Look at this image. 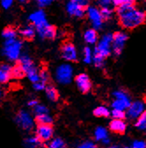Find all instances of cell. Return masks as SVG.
<instances>
[{"label":"cell","instance_id":"obj_1","mask_svg":"<svg viewBox=\"0 0 146 148\" xmlns=\"http://www.w3.org/2000/svg\"><path fill=\"white\" fill-rule=\"evenodd\" d=\"M117 14L121 25L128 30H133L140 26L145 20L144 12L136 8L134 5H122L118 6Z\"/></svg>","mask_w":146,"mask_h":148},{"label":"cell","instance_id":"obj_2","mask_svg":"<svg viewBox=\"0 0 146 148\" xmlns=\"http://www.w3.org/2000/svg\"><path fill=\"white\" fill-rule=\"evenodd\" d=\"M19 65L22 68L25 74H26L28 79L33 83H35L40 81V76L37 72V69L32 61V59L28 55H23L19 58Z\"/></svg>","mask_w":146,"mask_h":148},{"label":"cell","instance_id":"obj_3","mask_svg":"<svg viewBox=\"0 0 146 148\" xmlns=\"http://www.w3.org/2000/svg\"><path fill=\"white\" fill-rule=\"evenodd\" d=\"M22 49V42L17 39L6 40L3 49L4 54L11 61H16L19 58Z\"/></svg>","mask_w":146,"mask_h":148},{"label":"cell","instance_id":"obj_4","mask_svg":"<svg viewBox=\"0 0 146 148\" xmlns=\"http://www.w3.org/2000/svg\"><path fill=\"white\" fill-rule=\"evenodd\" d=\"M113 96L114 97V100L112 104L113 110H120L124 111V110H127L131 103L129 95L123 90L114 91Z\"/></svg>","mask_w":146,"mask_h":148},{"label":"cell","instance_id":"obj_5","mask_svg":"<svg viewBox=\"0 0 146 148\" xmlns=\"http://www.w3.org/2000/svg\"><path fill=\"white\" fill-rule=\"evenodd\" d=\"M113 35L110 34H107L102 36L101 40L99 41L97 47L95 48L94 53L103 57L104 59L107 57L111 53V45H112Z\"/></svg>","mask_w":146,"mask_h":148},{"label":"cell","instance_id":"obj_6","mask_svg":"<svg viewBox=\"0 0 146 148\" xmlns=\"http://www.w3.org/2000/svg\"><path fill=\"white\" fill-rule=\"evenodd\" d=\"M72 68L69 64H62L56 69L55 78L56 81L62 84H68L72 79Z\"/></svg>","mask_w":146,"mask_h":148},{"label":"cell","instance_id":"obj_7","mask_svg":"<svg viewBox=\"0 0 146 148\" xmlns=\"http://www.w3.org/2000/svg\"><path fill=\"white\" fill-rule=\"evenodd\" d=\"M15 120L18 125L25 131H31L34 128V120L32 116L25 110H20L17 113Z\"/></svg>","mask_w":146,"mask_h":148},{"label":"cell","instance_id":"obj_8","mask_svg":"<svg viewBox=\"0 0 146 148\" xmlns=\"http://www.w3.org/2000/svg\"><path fill=\"white\" fill-rule=\"evenodd\" d=\"M127 40H128V35L123 32H117L113 35L112 46H113V51L115 55H120L122 53Z\"/></svg>","mask_w":146,"mask_h":148},{"label":"cell","instance_id":"obj_9","mask_svg":"<svg viewBox=\"0 0 146 148\" xmlns=\"http://www.w3.org/2000/svg\"><path fill=\"white\" fill-rule=\"evenodd\" d=\"M86 13H87V17H88L89 20L92 22V25L94 30H100L102 27L103 21H104L101 17L100 10L94 6H91L87 9Z\"/></svg>","mask_w":146,"mask_h":148},{"label":"cell","instance_id":"obj_10","mask_svg":"<svg viewBox=\"0 0 146 148\" xmlns=\"http://www.w3.org/2000/svg\"><path fill=\"white\" fill-rule=\"evenodd\" d=\"M62 56L64 60L69 62H76L77 60V53L75 46L71 42H65L61 48Z\"/></svg>","mask_w":146,"mask_h":148},{"label":"cell","instance_id":"obj_11","mask_svg":"<svg viewBox=\"0 0 146 148\" xmlns=\"http://www.w3.org/2000/svg\"><path fill=\"white\" fill-rule=\"evenodd\" d=\"M53 127L51 125H39L36 129V137L41 142H46L53 137Z\"/></svg>","mask_w":146,"mask_h":148},{"label":"cell","instance_id":"obj_12","mask_svg":"<svg viewBox=\"0 0 146 148\" xmlns=\"http://www.w3.org/2000/svg\"><path fill=\"white\" fill-rule=\"evenodd\" d=\"M128 110V116L130 119H137V118L144 112V103L143 101H135L130 103Z\"/></svg>","mask_w":146,"mask_h":148},{"label":"cell","instance_id":"obj_13","mask_svg":"<svg viewBox=\"0 0 146 148\" xmlns=\"http://www.w3.org/2000/svg\"><path fill=\"white\" fill-rule=\"evenodd\" d=\"M28 19L32 23V25L35 27V29L42 27L48 24V21L46 18V14L42 10H38L36 12L31 13L29 15Z\"/></svg>","mask_w":146,"mask_h":148},{"label":"cell","instance_id":"obj_14","mask_svg":"<svg viewBox=\"0 0 146 148\" xmlns=\"http://www.w3.org/2000/svg\"><path fill=\"white\" fill-rule=\"evenodd\" d=\"M75 81H76V84L78 88V90L82 93H87L91 90L92 83L88 75L86 74H79L75 78Z\"/></svg>","mask_w":146,"mask_h":148},{"label":"cell","instance_id":"obj_15","mask_svg":"<svg viewBox=\"0 0 146 148\" xmlns=\"http://www.w3.org/2000/svg\"><path fill=\"white\" fill-rule=\"evenodd\" d=\"M36 32L38 33L39 36L42 39H48L53 40L56 37V29L55 26L49 25L48 23L42 27L36 29Z\"/></svg>","mask_w":146,"mask_h":148},{"label":"cell","instance_id":"obj_16","mask_svg":"<svg viewBox=\"0 0 146 148\" xmlns=\"http://www.w3.org/2000/svg\"><path fill=\"white\" fill-rule=\"evenodd\" d=\"M66 11L67 12L72 16V17H76V18H83L85 14V9L80 5H78L77 4L70 1L67 5H66Z\"/></svg>","mask_w":146,"mask_h":148},{"label":"cell","instance_id":"obj_17","mask_svg":"<svg viewBox=\"0 0 146 148\" xmlns=\"http://www.w3.org/2000/svg\"><path fill=\"white\" fill-rule=\"evenodd\" d=\"M110 130L114 132V133H118V134H123L126 132L127 125L123 120L121 119H113L110 122L109 125Z\"/></svg>","mask_w":146,"mask_h":148},{"label":"cell","instance_id":"obj_18","mask_svg":"<svg viewBox=\"0 0 146 148\" xmlns=\"http://www.w3.org/2000/svg\"><path fill=\"white\" fill-rule=\"evenodd\" d=\"M84 40L86 43H88L90 45L95 44L98 41L97 31L94 30L93 28L87 29V30L84 33Z\"/></svg>","mask_w":146,"mask_h":148},{"label":"cell","instance_id":"obj_19","mask_svg":"<svg viewBox=\"0 0 146 148\" xmlns=\"http://www.w3.org/2000/svg\"><path fill=\"white\" fill-rule=\"evenodd\" d=\"M12 67L7 64L0 66V83H6L11 77Z\"/></svg>","mask_w":146,"mask_h":148},{"label":"cell","instance_id":"obj_20","mask_svg":"<svg viewBox=\"0 0 146 148\" xmlns=\"http://www.w3.org/2000/svg\"><path fill=\"white\" fill-rule=\"evenodd\" d=\"M35 29L33 25H28V26H25L22 29H20L19 34L20 35L27 40H31L32 39L35 38Z\"/></svg>","mask_w":146,"mask_h":148},{"label":"cell","instance_id":"obj_21","mask_svg":"<svg viewBox=\"0 0 146 148\" xmlns=\"http://www.w3.org/2000/svg\"><path fill=\"white\" fill-rule=\"evenodd\" d=\"M41 145V141L35 136H31L25 138L24 146L25 148H38Z\"/></svg>","mask_w":146,"mask_h":148},{"label":"cell","instance_id":"obj_22","mask_svg":"<svg viewBox=\"0 0 146 148\" xmlns=\"http://www.w3.org/2000/svg\"><path fill=\"white\" fill-rule=\"evenodd\" d=\"M94 138L97 141L103 142L107 138H108V133L107 131L104 127H97L94 131Z\"/></svg>","mask_w":146,"mask_h":148},{"label":"cell","instance_id":"obj_23","mask_svg":"<svg viewBox=\"0 0 146 148\" xmlns=\"http://www.w3.org/2000/svg\"><path fill=\"white\" fill-rule=\"evenodd\" d=\"M48 148H67V145L64 140L61 138H55L50 141Z\"/></svg>","mask_w":146,"mask_h":148},{"label":"cell","instance_id":"obj_24","mask_svg":"<svg viewBox=\"0 0 146 148\" xmlns=\"http://www.w3.org/2000/svg\"><path fill=\"white\" fill-rule=\"evenodd\" d=\"M2 35H3L4 39H6V40H14V39H16L17 32L15 31V29L12 28V27H6V29H4Z\"/></svg>","mask_w":146,"mask_h":148},{"label":"cell","instance_id":"obj_25","mask_svg":"<svg viewBox=\"0 0 146 148\" xmlns=\"http://www.w3.org/2000/svg\"><path fill=\"white\" fill-rule=\"evenodd\" d=\"M36 122L39 125H51L53 122V119L50 115L43 114V115L36 116Z\"/></svg>","mask_w":146,"mask_h":148},{"label":"cell","instance_id":"obj_26","mask_svg":"<svg viewBox=\"0 0 146 148\" xmlns=\"http://www.w3.org/2000/svg\"><path fill=\"white\" fill-rule=\"evenodd\" d=\"M24 75H25V72L19 64L14 67H12L11 77H13L15 79H19V78H22Z\"/></svg>","mask_w":146,"mask_h":148},{"label":"cell","instance_id":"obj_27","mask_svg":"<svg viewBox=\"0 0 146 148\" xmlns=\"http://www.w3.org/2000/svg\"><path fill=\"white\" fill-rule=\"evenodd\" d=\"M46 90V94H47V97L49 100L51 101H56L57 98H58V92L55 88L52 86H47L45 88Z\"/></svg>","mask_w":146,"mask_h":148},{"label":"cell","instance_id":"obj_28","mask_svg":"<svg viewBox=\"0 0 146 148\" xmlns=\"http://www.w3.org/2000/svg\"><path fill=\"white\" fill-rule=\"evenodd\" d=\"M93 114L95 116H98V117H101V116H108L110 112H109V110L105 107V106H99L97 107L94 110H93Z\"/></svg>","mask_w":146,"mask_h":148},{"label":"cell","instance_id":"obj_29","mask_svg":"<svg viewBox=\"0 0 146 148\" xmlns=\"http://www.w3.org/2000/svg\"><path fill=\"white\" fill-rule=\"evenodd\" d=\"M136 127L141 131L145 130V128H146V114H145V112H143L136 119Z\"/></svg>","mask_w":146,"mask_h":148},{"label":"cell","instance_id":"obj_30","mask_svg":"<svg viewBox=\"0 0 146 148\" xmlns=\"http://www.w3.org/2000/svg\"><path fill=\"white\" fill-rule=\"evenodd\" d=\"M84 62L86 64H89L93 62V51L89 47H86L84 48Z\"/></svg>","mask_w":146,"mask_h":148},{"label":"cell","instance_id":"obj_31","mask_svg":"<svg viewBox=\"0 0 146 148\" xmlns=\"http://www.w3.org/2000/svg\"><path fill=\"white\" fill-rule=\"evenodd\" d=\"M34 110L36 116L43 115V114H48V109L42 104H37L36 106L34 107Z\"/></svg>","mask_w":146,"mask_h":148},{"label":"cell","instance_id":"obj_32","mask_svg":"<svg viewBox=\"0 0 146 148\" xmlns=\"http://www.w3.org/2000/svg\"><path fill=\"white\" fill-rule=\"evenodd\" d=\"M100 12L103 20H108L113 16V10L110 8H101V10H100Z\"/></svg>","mask_w":146,"mask_h":148},{"label":"cell","instance_id":"obj_33","mask_svg":"<svg viewBox=\"0 0 146 148\" xmlns=\"http://www.w3.org/2000/svg\"><path fill=\"white\" fill-rule=\"evenodd\" d=\"M104 60L105 59L96 53H93V62L94 63V65L97 67V68H101L104 64Z\"/></svg>","mask_w":146,"mask_h":148},{"label":"cell","instance_id":"obj_34","mask_svg":"<svg viewBox=\"0 0 146 148\" xmlns=\"http://www.w3.org/2000/svg\"><path fill=\"white\" fill-rule=\"evenodd\" d=\"M112 116L114 119H121L122 120L125 117V112L120 110H112Z\"/></svg>","mask_w":146,"mask_h":148},{"label":"cell","instance_id":"obj_35","mask_svg":"<svg viewBox=\"0 0 146 148\" xmlns=\"http://www.w3.org/2000/svg\"><path fill=\"white\" fill-rule=\"evenodd\" d=\"M98 4L101 8H110V9H112V6L114 5L113 0H98Z\"/></svg>","mask_w":146,"mask_h":148},{"label":"cell","instance_id":"obj_36","mask_svg":"<svg viewBox=\"0 0 146 148\" xmlns=\"http://www.w3.org/2000/svg\"><path fill=\"white\" fill-rule=\"evenodd\" d=\"M77 148H99L93 141H84L77 145Z\"/></svg>","mask_w":146,"mask_h":148},{"label":"cell","instance_id":"obj_37","mask_svg":"<svg viewBox=\"0 0 146 148\" xmlns=\"http://www.w3.org/2000/svg\"><path fill=\"white\" fill-rule=\"evenodd\" d=\"M114 5H134L135 0H113Z\"/></svg>","mask_w":146,"mask_h":148},{"label":"cell","instance_id":"obj_38","mask_svg":"<svg viewBox=\"0 0 146 148\" xmlns=\"http://www.w3.org/2000/svg\"><path fill=\"white\" fill-rule=\"evenodd\" d=\"M35 1L40 7L43 8V7H47V6L50 5L55 0H35Z\"/></svg>","mask_w":146,"mask_h":148},{"label":"cell","instance_id":"obj_39","mask_svg":"<svg viewBox=\"0 0 146 148\" xmlns=\"http://www.w3.org/2000/svg\"><path fill=\"white\" fill-rule=\"evenodd\" d=\"M13 1L14 0H0V3H1V6L7 10L9 8H11L13 5Z\"/></svg>","mask_w":146,"mask_h":148},{"label":"cell","instance_id":"obj_40","mask_svg":"<svg viewBox=\"0 0 146 148\" xmlns=\"http://www.w3.org/2000/svg\"><path fill=\"white\" fill-rule=\"evenodd\" d=\"M131 147L132 148H146V145L143 140H135Z\"/></svg>","mask_w":146,"mask_h":148},{"label":"cell","instance_id":"obj_41","mask_svg":"<svg viewBox=\"0 0 146 148\" xmlns=\"http://www.w3.org/2000/svg\"><path fill=\"white\" fill-rule=\"evenodd\" d=\"M46 88V82L39 81L35 83H34V88L36 90H42Z\"/></svg>","mask_w":146,"mask_h":148},{"label":"cell","instance_id":"obj_42","mask_svg":"<svg viewBox=\"0 0 146 148\" xmlns=\"http://www.w3.org/2000/svg\"><path fill=\"white\" fill-rule=\"evenodd\" d=\"M71 1L76 3V4H77L78 5H80V6H82V7H84V8H85L87 5H88L90 4V1H91V0H71Z\"/></svg>","mask_w":146,"mask_h":148},{"label":"cell","instance_id":"obj_43","mask_svg":"<svg viewBox=\"0 0 146 148\" xmlns=\"http://www.w3.org/2000/svg\"><path fill=\"white\" fill-rule=\"evenodd\" d=\"M39 76H40V81H42V82H47L48 80V74L45 69H42L41 71V73L39 74Z\"/></svg>","mask_w":146,"mask_h":148},{"label":"cell","instance_id":"obj_44","mask_svg":"<svg viewBox=\"0 0 146 148\" xmlns=\"http://www.w3.org/2000/svg\"><path fill=\"white\" fill-rule=\"evenodd\" d=\"M38 104V102L36 101V100H30L28 103H27V105L29 106V107H35V106H36Z\"/></svg>","mask_w":146,"mask_h":148},{"label":"cell","instance_id":"obj_45","mask_svg":"<svg viewBox=\"0 0 146 148\" xmlns=\"http://www.w3.org/2000/svg\"><path fill=\"white\" fill-rule=\"evenodd\" d=\"M107 148H121V147H119V146H117V145H111V146H109V147H107Z\"/></svg>","mask_w":146,"mask_h":148},{"label":"cell","instance_id":"obj_46","mask_svg":"<svg viewBox=\"0 0 146 148\" xmlns=\"http://www.w3.org/2000/svg\"><path fill=\"white\" fill-rule=\"evenodd\" d=\"M18 1H19V2H21V3H24V2L26 1V0H18Z\"/></svg>","mask_w":146,"mask_h":148},{"label":"cell","instance_id":"obj_47","mask_svg":"<svg viewBox=\"0 0 146 148\" xmlns=\"http://www.w3.org/2000/svg\"><path fill=\"white\" fill-rule=\"evenodd\" d=\"M124 148H132L131 146H126V147H124Z\"/></svg>","mask_w":146,"mask_h":148},{"label":"cell","instance_id":"obj_48","mask_svg":"<svg viewBox=\"0 0 146 148\" xmlns=\"http://www.w3.org/2000/svg\"><path fill=\"white\" fill-rule=\"evenodd\" d=\"M1 96H2V92H1V90H0V97H1Z\"/></svg>","mask_w":146,"mask_h":148}]
</instances>
